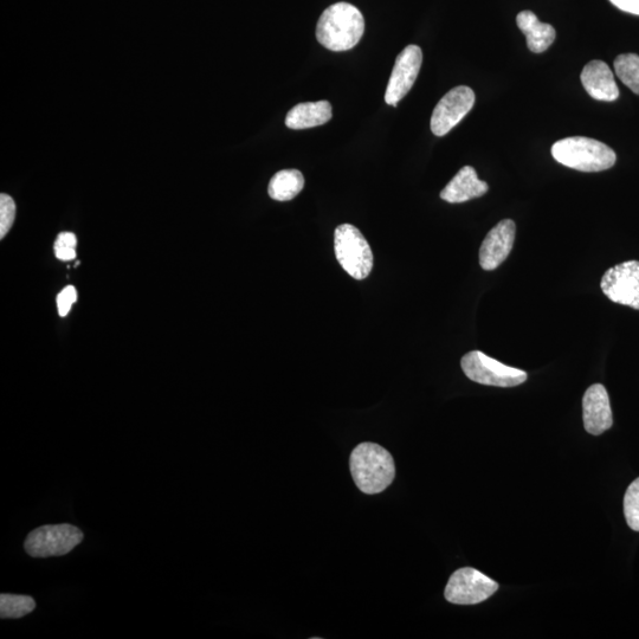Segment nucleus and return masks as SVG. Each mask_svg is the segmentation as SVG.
<instances>
[{
    "label": "nucleus",
    "instance_id": "1",
    "mask_svg": "<svg viewBox=\"0 0 639 639\" xmlns=\"http://www.w3.org/2000/svg\"><path fill=\"white\" fill-rule=\"evenodd\" d=\"M364 32L365 19L360 10L350 3H337L321 15L316 38L326 49L341 53L353 49Z\"/></svg>",
    "mask_w": 639,
    "mask_h": 639
},
{
    "label": "nucleus",
    "instance_id": "2",
    "mask_svg": "<svg viewBox=\"0 0 639 639\" xmlns=\"http://www.w3.org/2000/svg\"><path fill=\"white\" fill-rule=\"evenodd\" d=\"M350 468L357 487L369 495L384 492L396 477L392 455L376 443L359 444L352 451Z\"/></svg>",
    "mask_w": 639,
    "mask_h": 639
},
{
    "label": "nucleus",
    "instance_id": "3",
    "mask_svg": "<svg viewBox=\"0 0 639 639\" xmlns=\"http://www.w3.org/2000/svg\"><path fill=\"white\" fill-rule=\"evenodd\" d=\"M552 156L559 164L580 172H602L616 164L615 151L595 139L572 137L555 142Z\"/></svg>",
    "mask_w": 639,
    "mask_h": 639
},
{
    "label": "nucleus",
    "instance_id": "4",
    "mask_svg": "<svg viewBox=\"0 0 639 639\" xmlns=\"http://www.w3.org/2000/svg\"><path fill=\"white\" fill-rule=\"evenodd\" d=\"M335 256L342 269L355 280H365L373 268L370 244L360 230L351 224H342L334 232Z\"/></svg>",
    "mask_w": 639,
    "mask_h": 639
},
{
    "label": "nucleus",
    "instance_id": "5",
    "mask_svg": "<svg viewBox=\"0 0 639 639\" xmlns=\"http://www.w3.org/2000/svg\"><path fill=\"white\" fill-rule=\"evenodd\" d=\"M83 540L80 528L73 525H48L34 529L24 542V550L32 558L62 557Z\"/></svg>",
    "mask_w": 639,
    "mask_h": 639
},
{
    "label": "nucleus",
    "instance_id": "6",
    "mask_svg": "<svg viewBox=\"0 0 639 639\" xmlns=\"http://www.w3.org/2000/svg\"><path fill=\"white\" fill-rule=\"evenodd\" d=\"M461 366L470 380L482 385L514 387L524 384L528 378L525 371L502 364L481 351L464 355Z\"/></svg>",
    "mask_w": 639,
    "mask_h": 639
},
{
    "label": "nucleus",
    "instance_id": "7",
    "mask_svg": "<svg viewBox=\"0 0 639 639\" xmlns=\"http://www.w3.org/2000/svg\"><path fill=\"white\" fill-rule=\"evenodd\" d=\"M499 590V584L475 568L464 567L450 577L444 596L456 605H475L484 602Z\"/></svg>",
    "mask_w": 639,
    "mask_h": 639
},
{
    "label": "nucleus",
    "instance_id": "8",
    "mask_svg": "<svg viewBox=\"0 0 639 639\" xmlns=\"http://www.w3.org/2000/svg\"><path fill=\"white\" fill-rule=\"evenodd\" d=\"M600 287L612 302L639 311V262L628 261L606 270Z\"/></svg>",
    "mask_w": 639,
    "mask_h": 639
},
{
    "label": "nucleus",
    "instance_id": "9",
    "mask_svg": "<svg viewBox=\"0 0 639 639\" xmlns=\"http://www.w3.org/2000/svg\"><path fill=\"white\" fill-rule=\"evenodd\" d=\"M475 105L474 90L460 86L445 94L431 116V131L436 137H444L460 124Z\"/></svg>",
    "mask_w": 639,
    "mask_h": 639
},
{
    "label": "nucleus",
    "instance_id": "10",
    "mask_svg": "<svg viewBox=\"0 0 639 639\" xmlns=\"http://www.w3.org/2000/svg\"><path fill=\"white\" fill-rule=\"evenodd\" d=\"M423 63L422 49L418 45H409L397 57L389 85L386 88L387 105L397 107L415 85Z\"/></svg>",
    "mask_w": 639,
    "mask_h": 639
},
{
    "label": "nucleus",
    "instance_id": "11",
    "mask_svg": "<svg viewBox=\"0 0 639 639\" xmlns=\"http://www.w3.org/2000/svg\"><path fill=\"white\" fill-rule=\"evenodd\" d=\"M516 225L512 219H505L488 232L480 249V266L492 271L501 266L511 254L515 242Z\"/></svg>",
    "mask_w": 639,
    "mask_h": 639
},
{
    "label": "nucleus",
    "instance_id": "12",
    "mask_svg": "<svg viewBox=\"0 0 639 639\" xmlns=\"http://www.w3.org/2000/svg\"><path fill=\"white\" fill-rule=\"evenodd\" d=\"M583 418L585 430L593 436L608 431L613 424V416L608 391L602 384L589 387L583 398Z\"/></svg>",
    "mask_w": 639,
    "mask_h": 639
},
{
    "label": "nucleus",
    "instance_id": "13",
    "mask_svg": "<svg viewBox=\"0 0 639 639\" xmlns=\"http://www.w3.org/2000/svg\"><path fill=\"white\" fill-rule=\"evenodd\" d=\"M583 86L591 96L598 101L612 102L619 96V89L615 81V76L603 61H591L586 64L580 75Z\"/></svg>",
    "mask_w": 639,
    "mask_h": 639
},
{
    "label": "nucleus",
    "instance_id": "14",
    "mask_svg": "<svg viewBox=\"0 0 639 639\" xmlns=\"http://www.w3.org/2000/svg\"><path fill=\"white\" fill-rule=\"evenodd\" d=\"M488 190V184L477 177L474 167L464 166L444 187L441 198L451 204L464 203L486 195Z\"/></svg>",
    "mask_w": 639,
    "mask_h": 639
},
{
    "label": "nucleus",
    "instance_id": "15",
    "mask_svg": "<svg viewBox=\"0 0 639 639\" xmlns=\"http://www.w3.org/2000/svg\"><path fill=\"white\" fill-rule=\"evenodd\" d=\"M516 24L527 38V47L534 54L545 53L557 37L551 24L542 23L532 11H522L516 17Z\"/></svg>",
    "mask_w": 639,
    "mask_h": 639
},
{
    "label": "nucleus",
    "instance_id": "16",
    "mask_svg": "<svg viewBox=\"0 0 639 639\" xmlns=\"http://www.w3.org/2000/svg\"><path fill=\"white\" fill-rule=\"evenodd\" d=\"M332 114V106L328 101L299 103L288 112L286 126L290 129L322 126L332 119Z\"/></svg>",
    "mask_w": 639,
    "mask_h": 639
},
{
    "label": "nucleus",
    "instance_id": "17",
    "mask_svg": "<svg viewBox=\"0 0 639 639\" xmlns=\"http://www.w3.org/2000/svg\"><path fill=\"white\" fill-rule=\"evenodd\" d=\"M305 186V178L299 170H283L277 172L269 183V196L277 202H288L294 199Z\"/></svg>",
    "mask_w": 639,
    "mask_h": 639
},
{
    "label": "nucleus",
    "instance_id": "18",
    "mask_svg": "<svg viewBox=\"0 0 639 639\" xmlns=\"http://www.w3.org/2000/svg\"><path fill=\"white\" fill-rule=\"evenodd\" d=\"M35 609V599L30 596L9 595V593H3L0 596V617L2 619L22 618Z\"/></svg>",
    "mask_w": 639,
    "mask_h": 639
},
{
    "label": "nucleus",
    "instance_id": "19",
    "mask_svg": "<svg viewBox=\"0 0 639 639\" xmlns=\"http://www.w3.org/2000/svg\"><path fill=\"white\" fill-rule=\"evenodd\" d=\"M618 79L632 92L639 95V56L636 54L619 55L615 60Z\"/></svg>",
    "mask_w": 639,
    "mask_h": 639
},
{
    "label": "nucleus",
    "instance_id": "20",
    "mask_svg": "<svg viewBox=\"0 0 639 639\" xmlns=\"http://www.w3.org/2000/svg\"><path fill=\"white\" fill-rule=\"evenodd\" d=\"M624 514L632 531L639 532V477L632 482L624 496Z\"/></svg>",
    "mask_w": 639,
    "mask_h": 639
},
{
    "label": "nucleus",
    "instance_id": "21",
    "mask_svg": "<svg viewBox=\"0 0 639 639\" xmlns=\"http://www.w3.org/2000/svg\"><path fill=\"white\" fill-rule=\"evenodd\" d=\"M16 218L15 200L9 195L0 196V238L9 234Z\"/></svg>",
    "mask_w": 639,
    "mask_h": 639
},
{
    "label": "nucleus",
    "instance_id": "22",
    "mask_svg": "<svg viewBox=\"0 0 639 639\" xmlns=\"http://www.w3.org/2000/svg\"><path fill=\"white\" fill-rule=\"evenodd\" d=\"M76 300L77 292L75 287L68 286L64 288L62 292L57 296L58 314H60L62 318H64V316H67Z\"/></svg>",
    "mask_w": 639,
    "mask_h": 639
},
{
    "label": "nucleus",
    "instance_id": "23",
    "mask_svg": "<svg viewBox=\"0 0 639 639\" xmlns=\"http://www.w3.org/2000/svg\"><path fill=\"white\" fill-rule=\"evenodd\" d=\"M619 10L639 16V0H610Z\"/></svg>",
    "mask_w": 639,
    "mask_h": 639
},
{
    "label": "nucleus",
    "instance_id": "24",
    "mask_svg": "<svg viewBox=\"0 0 639 639\" xmlns=\"http://www.w3.org/2000/svg\"><path fill=\"white\" fill-rule=\"evenodd\" d=\"M77 245V238L71 232H62V234L58 235L57 240L55 242V249L58 248H75Z\"/></svg>",
    "mask_w": 639,
    "mask_h": 639
},
{
    "label": "nucleus",
    "instance_id": "25",
    "mask_svg": "<svg viewBox=\"0 0 639 639\" xmlns=\"http://www.w3.org/2000/svg\"><path fill=\"white\" fill-rule=\"evenodd\" d=\"M55 256L58 260L63 262H69L75 260L76 249L75 248H58L55 249Z\"/></svg>",
    "mask_w": 639,
    "mask_h": 639
}]
</instances>
